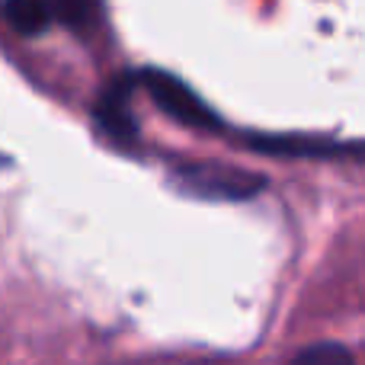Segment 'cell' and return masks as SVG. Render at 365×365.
<instances>
[{
  "mask_svg": "<svg viewBox=\"0 0 365 365\" xmlns=\"http://www.w3.org/2000/svg\"><path fill=\"white\" fill-rule=\"evenodd\" d=\"M51 13L71 29H83L90 23V0H48Z\"/></svg>",
  "mask_w": 365,
  "mask_h": 365,
  "instance_id": "7",
  "label": "cell"
},
{
  "mask_svg": "<svg viewBox=\"0 0 365 365\" xmlns=\"http://www.w3.org/2000/svg\"><path fill=\"white\" fill-rule=\"evenodd\" d=\"M289 365H356V359L340 343H314V346L302 349Z\"/></svg>",
  "mask_w": 365,
  "mask_h": 365,
  "instance_id": "6",
  "label": "cell"
},
{
  "mask_svg": "<svg viewBox=\"0 0 365 365\" xmlns=\"http://www.w3.org/2000/svg\"><path fill=\"white\" fill-rule=\"evenodd\" d=\"M247 148L272 158H346L362 148L340 145L330 138H308V135H247Z\"/></svg>",
  "mask_w": 365,
  "mask_h": 365,
  "instance_id": "4",
  "label": "cell"
},
{
  "mask_svg": "<svg viewBox=\"0 0 365 365\" xmlns=\"http://www.w3.org/2000/svg\"><path fill=\"white\" fill-rule=\"evenodd\" d=\"M0 164H6V158H0Z\"/></svg>",
  "mask_w": 365,
  "mask_h": 365,
  "instance_id": "8",
  "label": "cell"
},
{
  "mask_svg": "<svg viewBox=\"0 0 365 365\" xmlns=\"http://www.w3.org/2000/svg\"><path fill=\"white\" fill-rule=\"evenodd\" d=\"M132 87L135 77H115L96 100V125L119 145H132L138 138V122L132 115Z\"/></svg>",
  "mask_w": 365,
  "mask_h": 365,
  "instance_id": "3",
  "label": "cell"
},
{
  "mask_svg": "<svg viewBox=\"0 0 365 365\" xmlns=\"http://www.w3.org/2000/svg\"><path fill=\"white\" fill-rule=\"evenodd\" d=\"M4 16L19 36H38L51 26L55 13L48 0H4Z\"/></svg>",
  "mask_w": 365,
  "mask_h": 365,
  "instance_id": "5",
  "label": "cell"
},
{
  "mask_svg": "<svg viewBox=\"0 0 365 365\" xmlns=\"http://www.w3.org/2000/svg\"><path fill=\"white\" fill-rule=\"evenodd\" d=\"M135 81L148 90L154 106L170 115L173 122H180V125L195 128V132H218L221 128V119L212 113V106L192 87H186L177 74H167L160 68H145Z\"/></svg>",
  "mask_w": 365,
  "mask_h": 365,
  "instance_id": "2",
  "label": "cell"
},
{
  "mask_svg": "<svg viewBox=\"0 0 365 365\" xmlns=\"http://www.w3.org/2000/svg\"><path fill=\"white\" fill-rule=\"evenodd\" d=\"M170 180L182 195L208 202H244L253 199L266 186V180L259 173L240 170V167L231 164H186L177 167Z\"/></svg>",
  "mask_w": 365,
  "mask_h": 365,
  "instance_id": "1",
  "label": "cell"
}]
</instances>
